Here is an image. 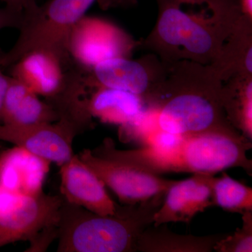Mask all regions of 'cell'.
<instances>
[{
	"label": "cell",
	"instance_id": "24",
	"mask_svg": "<svg viewBox=\"0 0 252 252\" xmlns=\"http://www.w3.org/2000/svg\"><path fill=\"white\" fill-rule=\"evenodd\" d=\"M1 69L2 68L0 67V124H2L3 104L11 79L10 76L6 75L3 73Z\"/></svg>",
	"mask_w": 252,
	"mask_h": 252
},
{
	"label": "cell",
	"instance_id": "3",
	"mask_svg": "<svg viewBox=\"0 0 252 252\" xmlns=\"http://www.w3.org/2000/svg\"><path fill=\"white\" fill-rule=\"evenodd\" d=\"M157 1V23L144 46L157 53L167 65L182 61L203 65L215 62L235 26L215 14L204 18L187 14L177 0Z\"/></svg>",
	"mask_w": 252,
	"mask_h": 252
},
{
	"label": "cell",
	"instance_id": "20",
	"mask_svg": "<svg viewBox=\"0 0 252 252\" xmlns=\"http://www.w3.org/2000/svg\"><path fill=\"white\" fill-rule=\"evenodd\" d=\"M212 205L240 215L252 211V189L223 172L220 177H214Z\"/></svg>",
	"mask_w": 252,
	"mask_h": 252
},
{
	"label": "cell",
	"instance_id": "2",
	"mask_svg": "<svg viewBox=\"0 0 252 252\" xmlns=\"http://www.w3.org/2000/svg\"><path fill=\"white\" fill-rule=\"evenodd\" d=\"M165 193L135 205H119L112 215H97L63 199L57 252H137L139 238L153 223Z\"/></svg>",
	"mask_w": 252,
	"mask_h": 252
},
{
	"label": "cell",
	"instance_id": "11",
	"mask_svg": "<svg viewBox=\"0 0 252 252\" xmlns=\"http://www.w3.org/2000/svg\"><path fill=\"white\" fill-rule=\"evenodd\" d=\"M82 132L79 126L64 119L22 127L0 124V140L14 144L59 166L74 156L73 141Z\"/></svg>",
	"mask_w": 252,
	"mask_h": 252
},
{
	"label": "cell",
	"instance_id": "5",
	"mask_svg": "<svg viewBox=\"0 0 252 252\" xmlns=\"http://www.w3.org/2000/svg\"><path fill=\"white\" fill-rule=\"evenodd\" d=\"M97 0H46L32 1L23 9L22 25L14 45L0 49V67L9 68L21 56L36 49H49L69 54L68 40L74 25Z\"/></svg>",
	"mask_w": 252,
	"mask_h": 252
},
{
	"label": "cell",
	"instance_id": "10",
	"mask_svg": "<svg viewBox=\"0 0 252 252\" xmlns=\"http://www.w3.org/2000/svg\"><path fill=\"white\" fill-rule=\"evenodd\" d=\"M78 156L124 205H135L165 193L175 182L123 162L97 157L90 149H84Z\"/></svg>",
	"mask_w": 252,
	"mask_h": 252
},
{
	"label": "cell",
	"instance_id": "15",
	"mask_svg": "<svg viewBox=\"0 0 252 252\" xmlns=\"http://www.w3.org/2000/svg\"><path fill=\"white\" fill-rule=\"evenodd\" d=\"M59 119V114L51 104L11 77L3 104L1 124L22 127L54 123Z\"/></svg>",
	"mask_w": 252,
	"mask_h": 252
},
{
	"label": "cell",
	"instance_id": "26",
	"mask_svg": "<svg viewBox=\"0 0 252 252\" xmlns=\"http://www.w3.org/2000/svg\"><path fill=\"white\" fill-rule=\"evenodd\" d=\"M33 1H35V0H0V1L4 2L8 6H14V7L23 9H24L25 6H27L28 4Z\"/></svg>",
	"mask_w": 252,
	"mask_h": 252
},
{
	"label": "cell",
	"instance_id": "14",
	"mask_svg": "<svg viewBox=\"0 0 252 252\" xmlns=\"http://www.w3.org/2000/svg\"><path fill=\"white\" fill-rule=\"evenodd\" d=\"M51 162L15 146L0 154V186L28 196L44 193Z\"/></svg>",
	"mask_w": 252,
	"mask_h": 252
},
{
	"label": "cell",
	"instance_id": "21",
	"mask_svg": "<svg viewBox=\"0 0 252 252\" xmlns=\"http://www.w3.org/2000/svg\"><path fill=\"white\" fill-rule=\"evenodd\" d=\"M243 225L237 228L233 235H226L214 246L217 252H252V211L242 215Z\"/></svg>",
	"mask_w": 252,
	"mask_h": 252
},
{
	"label": "cell",
	"instance_id": "7",
	"mask_svg": "<svg viewBox=\"0 0 252 252\" xmlns=\"http://www.w3.org/2000/svg\"><path fill=\"white\" fill-rule=\"evenodd\" d=\"M63 197L28 196L0 186V248L18 241L34 243L46 230L59 228Z\"/></svg>",
	"mask_w": 252,
	"mask_h": 252
},
{
	"label": "cell",
	"instance_id": "8",
	"mask_svg": "<svg viewBox=\"0 0 252 252\" xmlns=\"http://www.w3.org/2000/svg\"><path fill=\"white\" fill-rule=\"evenodd\" d=\"M138 43L120 26L99 16L85 15L73 27L68 51L84 72L113 58H130Z\"/></svg>",
	"mask_w": 252,
	"mask_h": 252
},
{
	"label": "cell",
	"instance_id": "18",
	"mask_svg": "<svg viewBox=\"0 0 252 252\" xmlns=\"http://www.w3.org/2000/svg\"><path fill=\"white\" fill-rule=\"evenodd\" d=\"M226 235L195 236L172 232L166 223L151 227L142 232L137 243V252H210L220 238Z\"/></svg>",
	"mask_w": 252,
	"mask_h": 252
},
{
	"label": "cell",
	"instance_id": "13",
	"mask_svg": "<svg viewBox=\"0 0 252 252\" xmlns=\"http://www.w3.org/2000/svg\"><path fill=\"white\" fill-rule=\"evenodd\" d=\"M61 195L68 203L100 215H112L119 206L111 198L104 185L94 172L73 156L61 165Z\"/></svg>",
	"mask_w": 252,
	"mask_h": 252
},
{
	"label": "cell",
	"instance_id": "9",
	"mask_svg": "<svg viewBox=\"0 0 252 252\" xmlns=\"http://www.w3.org/2000/svg\"><path fill=\"white\" fill-rule=\"evenodd\" d=\"M170 66L154 57L137 61L127 57L113 58L98 63L85 73L89 89L101 86L140 96L146 103L165 80Z\"/></svg>",
	"mask_w": 252,
	"mask_h": 252
},
{
	"label": "cell",
	"instance_id": "17",
	"mask_svg": "<svg viewBox=\"0 0 252 252\" xmlns=\"http://www.w3.org/2000/svg\"><path fill=\"white\" fill-rule=\"evenodd\" d=\"M252 21L243 16L210 67L221 81L235 76L252 77Z\"/></svg>",
	"mask_w": 252,
	"mask_h": 252
},
{
	"label": "cell",
	"instance_id": "22",
	"mask_svg": "<svg viewBox=\"0 0 252 252\" xmlns=\"http://www.w3.org/2000/svg\"><path fill=\"white\" fill-rule=\"evenodd\" d=\"M23 19V9L6 5L0 8V31L4 28L20 29Z\"/></svg>",
	"mask_w": 252,
	"mask_h": 252
},
{
	"label": "cell",
	"instance_id": "12",
	"mask_svg": "<svg viewBox=\"0 0 252 252\" xmlns=\"http://www.w3.org/2000/svg\"><path fill=\"white\" fill-rule=\"evenodd\" d=\"M215 176L194 173L186 180L175 181L154 215V226L170 222L188 224L197 214L212 206V182Z\"/></svg>",
	"mask_w": 252,
	"mask_h": 252
},
{
	"label": "cell",
	"instance_id": "6",
	"mask_svg": "<svg viewBox=\"0 0 252 252\" xmlns=\"http://www.w3.org/2000/svg\"><path fill=\"white\" fill-rule=\"evenodd\" d=\"M252 147V141L233 127L186 135L175 154V172L215 175L241 167L252 176V161L247 156Z\"/></svg>",
	"mask_w": 252,
	"mask_h": 252
},
{
	"label": "cell",
	"instance_id": "16",
	"mask_svg": "<svg viewBox=\"0 0 252 252\" xmlns=\"http://www.w3.org/2000/svg\"><path fill=\"white\" fill-rule=\"evenodd\" d=\"M86 105L91 117L104 124L122 126L135 120L147 109L144 99L137 94L110 88H91Z\"/></svg>",
	"mask_w": 252,
	"mask_h": 252
},
{
	"label": "cell",
	"instance_id": "25",
	"mask_svg": "<svg viewBox=\"0 0 252 252\" xmlns=\"http://www.w3.org/2000/svg\"><path fill=\"white\" fill-rule=\"evenodd\" d=\"M240 6L243 16L252 19V0H240Z\"/></svg>",
	"mask_w": 252,
	"mask_h": 252
},
{
	"label": "cell",
	"instance_id": "1",
	"mask_svg": "<svg viewBox=\"0 0 252 252\" xmlns=\"http://www.w3.org/2000/svg\"><path fill=\"white\" fill-rule=\"evenodd\" d=\"M222 87L210 65L188 61L170 65L148 103L159 130L189 135L233 127L222 105Z\"/></svg>",
	"mask_w": 252,
	"mask_h": 252
},
{
	"label": "cell",
	"instance_id": "19",
	"mask_svg": "<svg viewBox=\"0 0 252 252\" xmlns=\"http://www.w3.org/2000/svg\"><path fill=\"white\" fill-rule=\"evenodd\" d=\"M223 85L221 102L230 125L252 140V77L235 76Z\"/></svg>",
	"mask_w": 252,
	"mask_h": 252
},
{
	"label": "cell",
	"instance_id": "4",
	"mask_svg": "<svg viewBox=\"0 0 252 252\" xmlns=\"http://www.w3.org/2000/svg\"><path fill=\"white\" fill-rule=\"evenodd\" d=\"M9 69L11 77L44 97L59 114L81 102L87 93L85 72L69 54L44 48L32 50Z\"/></svg>",
	"mask_w": 252,
	"mask_h": 252
},
{
	"label": "cell",
	"instance_id": "27",
	"mask_svg": "<svg viewBox=\"0 0 252 252\" xmlns=\"http://www.w3.org/2000/svg\"><path fill=\"white\" fill-rule=\"evenodd\" d=\"M177 1H178L181 4H201L206 2V0H177Z\"/></svg>",
	"mask_w": 252,
	"mask_h": 252
},
{
	"label": "cell",
	"instance_id": "23",
	"mask_svg": "<svg viewBox=\"0 0 252 252\" xmlns=\"http://www.w3.org/2000/svg\"><path fill=\"white\" fill-rule=\"evenodd\" d=\"M101 9H109L111 8L130 7L137 3V0H97Z\"/></svg>",
	"mask_w": 252,
	"mask_h": 252
}]
</instances>
